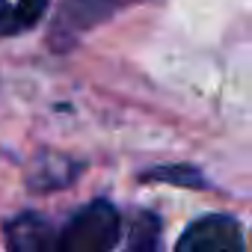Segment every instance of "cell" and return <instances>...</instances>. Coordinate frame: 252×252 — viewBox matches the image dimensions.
Listing matches in <instances>:
<instances>
[{
  "label": "cell",
  "mask_w": 252,
  "mask_h": 252,
  "mask_svg": "<svg viewBox=\"0 0 252 252\" xmlns=\"http://www.w3.org/2000/svg\"><path fill=\"white\" fill-rule=\"evenodd\" d=\"M119 234V211L107 199H95L63 225L42 214H18L6 222V252H113Z\"/></svg>",
  "instance_id": "cell-1"
},
{
  "label": "cell",
  "mask_w": 252,
  "mask_h": 252,
  "mask_svg": "<svg viewBox=\"0 0 252 252\" xmlns=\"http://www.w3.org/2000/svg\"><path fill=\"white\" fill-rule=\"evenodd\" d=\"M131 3H140V0H63L51 24V48L54 51L71 48L83 33L104 24L107 18H113Z\"/></svg>",
  "instance_id": "cell-2"
},
{
  "label": "cell",
  "mask_w": 252,
  "mask_h": 252,
  "mask_svg": "<svg viewBox=\"0 0 252 252\" xmlns=\"http://www.w3.org/2000/svg\"><path fill=\"white\" fill-rule=\"evenodd\" d=\"M175 252H243V231L228 214H208L193 220Z\"/></svg>",
  "instance_id": "cell-3"
},
{
  "label": "cell",
  "mask_w": 252,
  "mask_h": 252,
  "mask_svg": "<svg viewBox=\"0 0 252 252\" xmlns=\"http://www.w3.org/2000/svg\"><path fill=\"white\" fill-rule=\"evenodd\" d=\"M77 172H80V163H74L68 158H60V155H45L39 160V172H36L33 184L39 190H57V187L71 184Z\"/></svg>",
  "instance_id": "cell-4"
},
{
  "label": "cell",
  "mask_w": 252,
  "mask_h": 252,
  "mask_svg": "<svg viewBox=\"0 0 252 252\" xmlns=\"http://www.w3.org/2000/svg\"><path fill=\"white\" fill-rule=\"evenodd\" d=\"M125 252H160V220L152 211H143L134 220Z\"/></svg>",
  "instance_id": "cell-5"
},
{
  "label": "cell",
  "mask_w": 252,
  "mask_h": 252,
  "mask_svg": "<svg viewBox=\"0 0 252 252\" xmlns=\"http://www.w3.org/2000/svg\"><path fill=\"white\" fill-rule=\"evenodd\" d=\"M143 181H166V184H181V187H202L205 178L199 175L196 166H158L140 175Z\"/></svg>",
  "instance_id": "cell-6"
},
{
  "label": "cell",
  "mask_w": 252,
  "mask_h": 252,
  "mask_svg": "<svg viewBox=\"0 0 252 252\" xmlns=\"http://www.w3.org/2000/svg\"><path fill=\"white\" fill-rule=\"evenodd\" d=\"M48 6V0H15V12H12V33L30 30Z\"/></svg>",
  "instance_id": "cell-7"
}]
</instances>
